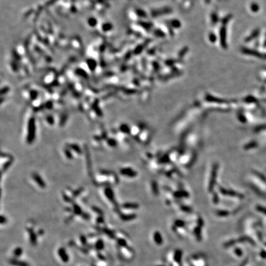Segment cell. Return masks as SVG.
<instances>
[{
    "mask_svg": "<svg viewBox=\"0 0 266 266\" xmlns=\"http://www.w3.org/2000/svg\"><path fill=\"white\" fill-rule=\"evenodd\" d=\"M58 253L59 255L61 256V258L62 259V260H63V262H67L68 260V257L65 249L63 248H60L58 251Z\"/></svg>",
    "mask_w": 266,
    "mask_h": 266,
    "instance_id": "1",
    "label": "cell"
},
{
    "mask_svg": "<svg viewBox=\"0 0 266 266\" xmlns=\"http://www.w3.org/2000/svg\"><path fill=\"white\" fill-rule=\"evenodd\" d=\"M10 263L15 266H29L27 263L22 262V261L17 260L16 259H11L10 260Z\"/></svg>",
    "mask_w": 266,
    "mask_h": 266,
    "instance_id": "2",
    "label": "cell"
},
{
    "mask_svg": "<svg viewBox=\"0 0 266 266\" xmlns=\"http://www.w3.org/2000/svg\"><path fill=\"white\" fill-rule=\"evenodd\" d=\"M22 249L21 248H16V249H15L14 251V255L16 256H21L22 254Z\"/></svg>",
    "mask_w": 266,
    "mask_h": 266,
    "instance_id": "3",
    "label": "cell"
},
{
    "mask_svg": "<svg viewBox=\"0 0 266 266\" xmlns=\"http://www.w3.org/2000/svg\"><path fill=\"white\" fill-rule=\"evenodd\" d=\"M97 246L96 247L99 249H101L102 248H103V243H102V241H99L97 243Z\"/></svg>",
    "mask_w": 266,
    "mask_h": 266,
    "instance_id": "4",
    "label": "cell"
}]
</instances>
